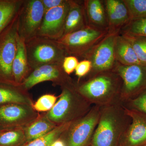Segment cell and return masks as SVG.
Instances as JSON below:
<instances>
[{"mask_svg": "<svg viewBox=\"0 0 146 146\" xmlns=\"http://www.w3.org/2000/svg\"><path fill=\"white\" fill-rule=\"evenodd\" d=\"M122 84L120 76L112 70L99 73L88 78L86 81L77 85V89L92 106L102 107L121 103Z\"/></svg>", "mask_w": 146, "mask_h": 146, "instance_id": "cell-1", "label": "cell"}, {"mask_svg": "<svg viewBox=\"0 0 146 146\" xmlns=\"http://www.w3.org/2000/svg\"><path fill=\"white\" fill-rule=\"evenodd\" d=\"M131 122V119L121 104L100 107L91 146H119Z\"/></svg>", "mask_w": 146, "mask_h": 146, "instance_id": "cell-2", "label": "cell"}, {"mask_svg": "<svg viewBox=\"0 0 146 146\" xmlns=\"http://www.w3.org/2000/svg\"><path fill=\"white\" fill-rule=\"evenodd\" d=\"M93 106L78 93L77 86L63 88L58 101L47 114L51 121L71 123L87 114Z\"/></svg>", "mask_w": 146, "mask_h": 146, "instance_id": "cell-3", "label": "cell"}, {"mask_svg": "<svg viewBox=\"0 0 146 146\" xmlns=\"http://www.w3.org/2000/svg\"><path fill=\"white\" fill-rule=\"evenodd\" d=\"M29 65L33 71L48 64L63 63L68 56L56 40L36 36L25 41Z\"/></svg>", "mask_w": 146, "mask_h": 146, "instance_id": "cell-4", "label": "cell"}, {"mask_svg": "<svg viewBox=\"0 0 146 146\" xmlns=\"http://www.w3.org/2000/svg\"><path fill=\"white\" fill-rule=\"evenodd\" d=\"M108 31L88 25L56 40L68 56L83 58L108 33Z\"/></svg>", "mask_w": 146, "mask_h": 146, "instance_id": "cell-5", "label": "cell"}, {"mask_svg": "<svg viewBox=\"0 0 146 146\" xmlns=\"http://www.w3.org/2000/svg\"><path fill=\"white\" fill-rule=\"evenodd\" d=\"M100 107L93 106L83 117L72 122L63 133L66 146H90L100 116Z\"/></svg>", "mask_w": 146, "mask_h": 146, "instance_id": "cell-6", "label": "cell"}, {"mask_svg": "<svg viewBox=\"0 0 146 146\" xmlns=\"http://www.w3.org/2000/svg\"><path fill=\"white\" fill-rule=\"evenodd\" d=\"M114 71L122 80L120 101L123 105L135 98L146 90V66L124 65L117 63Z\"/></svg>", "mask_w": 146, "mask_h": 146, "instance_id": "cell-7", "label": "cell"}, {"mask_svg": "<svg viewBox=\"0 0 146 146\" xmlns=\"http://www.w3.org/2000/svg\"><path fill=\"white\" fill-rule=\"evenodd\" d=\"M118 34L108 33L83 58L90 60L92 63L88 78L99 73L114 70L117 63L114 52V43Z\"/></svg>", "mask_w": 146, "mask_h": 146, "instance_id": "cell-8", "label": "cell"}, {"mask_svg": "<svg viewBox=\"0 0 146 146\" xmlns=\"http://www.w3.org/2000/svg\"><path fill=\"white\" fill-rule=\"evenodd\" d=\"M19 11L0 33V77L9 81L13 78L12 65L17 52Z\"/></svg>", "mask_w": 146, "mask_h": 146, "instance_id": "cell-9", "label": "cell"}, {"mask_svg": "<svg viewBox=\"0 0 146 146\" xmlns=\"http://www.w3.org/2000/svg\"><path fill=\"white\" fill-rule=\"evenodd\" d=\"M45 13L42 0L24 1L18 14V35L25 41L36 36Z\"/></svg>", "mask_w": 146, "mask_h": 146, "instance_id": "cell-10", "label": "cell"}, {"mask_svg": "<svg viewBox=\"0 0 146 146\" xmlns=\"http://www.w3.org/2000/svg\"><path fill=\"white\" fill-rule=\"evenodd\" d=\"M63 63L48 64L33 70L21 84L29 89L36 84L45 81L55 82L62 87L75 86L72 79L67 74L62 67Z\"/></svg>", "mask_w": 146, "mask_h": 146, "instance_id": "cell-11", "label": "cell"}, {"mask_svg": "<svg viewBox=\"0 0 146 146\" xmlns=\"http://www.w3.org/2000/svg\"><path fill=\"white\" fill-rule=\"evenodd\" d=\"M69 9V0H67L63 5L46 11L36 35L55 40L61 38L64 35Z\"/></svg>", "mask_w": 146, "mask_h": 146, "instance_id": "cell-12", "label": "cell"}, {"mask_svg": "<svg viewBox=\"0 0 146 146\" xmlns=\"http://www.w3.org/2000/svg\"><path fill=\"white\" fill-rule=\"evenodd\" d=\"M124 107L131 122L123 135L119 146H146V114Z\"/></svg>", "mask_w": 146, "mask_h": 146, "instance_id": "cell-13", "label": "cell"}, {"mask_svg": "<svg viewBox=\"0 0 146 146\" xmlns=\"http://www.w3.org/2000/svg\"><path fill=\"white\" fill-rule=\"evenodd\" d=\"M108 22V33H119L131 21L127 7L123 0L104 1Z\"/></svg>", "mask_w": 146, "mask_h": 146, "instance_id": "cell-14", "label": "cell"}, {"mask_svg": "<svg viewBox=\"0 0 146 146\" xmlns=\"http://www.w3.org/2000/svg\"><path fill=\"white\" fill-rule=\"evenodd\" d=\"M69 3L64 35L78 31L88 25L83 1L69 0Z\"/></svg>", "mask_w": 146, "mask_h": 146, "instance_id": "cell-15", "label": "cell"}, {"mask_svg": "<svg viewBox=\"0 0 146 146\" xmlns=\"http://www.w3.org/2000/svg\"><path fill=\"white\" fill-rule=\"evenodd\" d=\"M32 70L29 65L26 48L25 40L17 35V49L12 65V75L14 81L21 84L28 76Z\"/></svg>", "mask_w": 146, "mask_h": 146, "instance_id": "cell-16", "label": "cell"}, {"mask_svg": "<svg viewBox=\"0 0 146 146\" xmlns=\"http://www.w3.org/2000/svg\"><path fill=\"white\" fill-rule=\"evenodd\" d=\"M83 3L88 25L108 31L103 0H84Z\"/></svg>", "mask_w": 146, "mask_h": 146, "instance_id": "cell-17", "label": "cell"}, {"mask_svg": "<svg viewBox=\"0 0 146 146\" xmlns=\"http://www.w3.org/2000/svg\"><path fill=\"white\" fill-rule=\"evenodd\" d=\"M114 52L117 62L121 65H141L132 45L125 35L119 33L115 37Z\"/></svg>", "mask_w": 146, "mask_h": 146, "instance_id": "cell-18", "label": "cell"}, {"mask_svg": "<svg viewBox=\"0 0 146 146\" xmlns=\"http://www.w3.org/2000/svg\"><path fill=\"white\" fill-rule=\"evenodd\" d=\"M23 0H0V33L18 13Z\"/></svg>", "mask_w": 146, "mask_h": 146, "instance_id": "cell-19", "label": "cell"}, {"mask_svg": "<svg viewBox=\"0 0 146 146\" xmlns=\"http://www.w3.org/2000/svg\"><path fill=\"white\" fill-rule=\"evenodd\" d=\"M23 104H11L0 106V122L14 123L23 121L29 115Z\"/></svg>", "mask_w": 146, "mask_h": 146, "instance_id": "cell-20", "label": "cell"}, {"mask_svg": "<svg viewBox=\"0 0 146 146\" xmlns=\"http://www.w3.org/2000/svg\"><path fill=\"white\" fill-rule=\"evenodd\" d=\"M54 125L47 119H42L32 124L26 130L25 137L28 142L46 135L54 129Z\"/></svg>", "mask_w": 146, "mask_h": 146, "instance_id": "cell-21", "label": "cell"}, {"mask_svg": "<svg viewBox=\"0 0 146 146\" xmlns=\"http://www.w3.org/2000/svg\"><path fill=\"white\" fill-rule=\"evenodd\" d=\"M71 123L61 124L46 135L29 142L24 146H50L54 141L62 135Z\"/></svg>", "mask_w": 146, "mask_h": 146, "instance_id": "cell-22", "label": "cell"}, {"mask_svg": "<svg viewBox=\"0 0 146 146\" xmlns=\"http://www.w3.org/2000/svg\"><path fill=\"white\" fill-rule=\"evenodd\" d=\"M27 99L17 89L0 86V104L13 103L23 104L28 102Z\"/></svg>", "mask_w": 146, "mask_h": 146, "instance_id": "cell-23", "label": "cell"}, {"mask_svg": "<svg viewBox=\"0 0 146 146\" xmlns=\"http://www.w3.org/2000/svg\"><path fill=\"white\" fill-rule=\"evenodd\" d=\"M119 34L146 37V18L131 21L121 29Z\"/></svg>", "mask_w": 146, "mask_h": 146, "instance_id": "cell-24", "label": "cell"}, {"mask_svg": "<svg viewBox=\"0 0 146 146\" xmlns=\"http://www.w3.org/2000/svg\"><path fill=\"white\" fill-rule=\"evenodd\" d=\"M131 21L146 18V0H123Z\"/></svg>", "mask_w": 146, "mask_h": 146, "instance_id": "cell-25", "label": "cell"}, {"mask_svg": "<svg viewBox=\"0 0 146 146\" xmlns=\"http://www.w3.org/2000/svg\"><path fill=\"white\" fill-rule=\"evenodd\" d=\"M124 35L130 42L141 65L146 66V37Z\"/></svg>", "mask_w": 146, "mask_h": 146, "instance_id": "cell-26", "label": "cell"}, {"mask_svg": "<svg viewBox=\"0 0 146 146\" xmlns=\"http://www.w3.org/2000/svg\"><path fill=\"white\" fill-rule=\"evenodd\" d=\"M25 138V134L21 131H7L0 136V145L2 146L16 145L22 143Z\"/></svg>", "mask_w": 146, "mask_h": 146, "instance_id": "cell-27", "label": "cell"}, {"mask_svg": "<svg viewBox=\"0 0 146 146\" xmlns=\"http://www.w3.org/2000/svg\"><path fill=\"white\" fill-rule=\"evenodd\" d=\"M56 97L52 95L47 94L42 96L35 104V109L40 112L50 110L56 103Z\"/></svg>", "mask_w": 146, "mask_h": 146, "instance_id": "cell-28", "label": "cell"}, {"mask_svg": "<svg viewBox=\"0 0 146 146\" xmlns=\"http://www.w3.org/2000/svg\"><path fill=\"white\" fill-rule=\"evenodd\" d=\"M123 105L129 109L135 110L146 114V90Z\"/></svg>", "mask_w": 146, "mask_h": 146, "instance_id": "cell-29", "label": "cell"}, {"mask_svg": "<svg viewBox=\"0 0 146 146\" xmlns=\"http://www.w3.org/2000/svg\"><path fill=\"white\" fill-rule=\"evenodd\" d=\"M79 62L77 57L73 56H67L64 58L62 64L64 72L67 74L70 75L75 71Z\"/></svg>", "mask_w": 146, "mask_h": 146, "instance_id": "cell-30", "label": "cell"}, {"mask_svg": "<svg viewBox=\"0 0 146 146\" xmlns=\"http://www.w3.org/2000/svg\"><path fill=\"white\" fill-rule=\"evenodd\" d=\"M92 69V63L87 59H83L79 62L75 70V74L79 79L87 76L91 72Z\"/></svg>", "mask_w": 146, "mask_h": 146, "instance_id": "cell-31", "label": "cell"}, {"mask_svg": "<svg viewBox=\"0 0 146 146\" xmlns=\"http://www.w3.org/2000/svg\"><path fill=\"white\" fill-rule=\"evenodd\" d=\"M67 0H42L45 12L51 9L63 5L67 1Z\"/></svg>", "mask_w": 146, "mask_h": 146, "instance_id": "cell-32", "label": "cell"}, {"mask_svg": "<svg viewBox=\"0 0 146 146\" xmlns=\"http://www.w3.org/2000/svg\"><path fill=\"white\" fill-rule=\"evenodd\" d=\"M50 146H66V145L63 139L58 138L54 141Z\"/></svg>", "mask_w": 146, "mask_h": 146, "instance_id": "cell-33", "label": "cell"}, {"mask_svg": "<svg viewBox=\"0 0 146 146\" xmlns=\"http://www.w3.org/2000/svg\"><path fill=\"white\" fill-rule=\"evenodd\" d=\"M90 146H91V145H90Z\"/></svg>", "mask_w": 146, "mask_h": 146, "instance_id": "cell-34", "label": "cell"}, {"mask_svg": "<svg viewBox=\"0 0 146 146\" xmlns=\"http://www.w3.org/2000/svg\"></svg>", "mask_w": 146, "mask_h": 146, "instance_id": "cell-35", "label": "cell"}]
</instances>
